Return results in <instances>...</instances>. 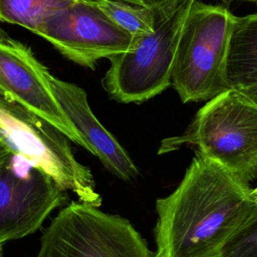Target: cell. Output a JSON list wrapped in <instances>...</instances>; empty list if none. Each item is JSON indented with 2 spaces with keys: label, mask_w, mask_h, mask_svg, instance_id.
Segmentation results:
<instances>
[{
  "label": "cell",
  "mask_w": 257,
  "mask_h": 257,
  "mask_svg": "<svg viewBox=\"0 0 257 257\" xmlns=\"http://www.w3.org/2000/svg\"><path fill=\"white\" fill-rule=\"evenodd\" d=\"M236 16L222 4L196 0L184 22L171 85L181 100H210L230 89L225 65Z\"/></svg>",
  "instance_id": "obj_3"
},
{
  "label": "cell",
  "mask_w": 257,
  "mask_h": 257,
  "mask_svg": "<svg viewBox=\"0 0 257 257\" xmlns=\"http://www.w3.org/2000/svg\"><path fill=\"white\" fill-rule=\"evenodd\" d=\"M184 145L216 162L246 185L257 177V104L235 88L207 101L183 135L162 141L158 154Z\"/></svg>",
  "instance_id": "obj_2"
},
{
  "label": "cell",
  "mask_w": 257,
  "mask_h": 257,
  "mask_svg": "<svg viewBox=\"0 0 257 257\" xmlns=\"http://www.w3.org/2000/svg\"><path fill=\"white\" fill-rule=\"evenodd\" d=\"M96 5L121 29L134 38L151 33L156 22V12L146 6L122 0H94Z\"/></svg>",
  "instance_id": "obj_13"
},
{
  "label": "cell",
  "mask_w": 257,
  "mask_h": 257,
  "mask_svg": "<svg viewBox=\"0 0 257 257\" xmlns=\"http://www.w3.org/2000/svg\"><path fill=\"white\" fill-rule=\"evenodd\" d=\"M223 1L229 3V2H232V1H249V2H256L257 0H223Z\"/></svg>",
  "instance_id": "obj_18"
},
{
  "label": "cell",
  "mask_w": 257,
  "mask_h": 257,
  "mask_svg": "<svg viewBox=\"0 0 257 257\" xmlns=\"http://www.w3.org/2000/svg\"><path fill=\"white\" fill-rule=\"evenodd\" d=\"M66 200L49 175L12 154L0 169V244L39 230Z\"/></svg>",
  "instance_id": "obj_7"
},
{
  "label": "cell",
  "mask_w": 257,
  "mask_h": 257,
  "mask_svg": "<svg viewBox=\"0 0 257 257\" xmlns=\"http://www.w3.org/2000/svg\"><path fill=\"white\" fill-rule=\"evenodd\" d=\"M251 189L195 151L176 190L156 201L154 257H216L257 214Z\"/></svg>",
  "instance_id": "obj_1"
},
{
  "label": "cell",
  "mask_w": 257,
  "mask_h": 257,
  "mask_svg": "<svg viewBox=\"0 0 257 257\" xmlns=\"http://www.w3.org/2000/svg\"><path fill=\"white\" fill-rule=\"evenodd\" d=\"M48 81L63 112L88 145L89 152L99 159L103 167L125 182L139 176V169L130 155L92 112L86 92L78 85L61 80L50 72Z\"/></svg>",
  "instance_id": "obj_10"
},
{
  "label": "cell",
  "mask_w": 257,
  "mask_h": 257,
  "mask_svg": "<svg viewBox=\"0 0 257 257\" xmlns=\"http://www.w3.org/2000/svg\"><path fill=\"white\" fill-rule=\"evenodd\" d=\"M79 0H0V21L24 27L36 34L51 17Z\"/></svg>",
  "instance_id": "obj_12"
},
{
  "label": "cell",
  "mask_w": 257,
  "mask_h": 257,
  "mask_svg": "<svg viewBox=\"0 0 257 257\" xmlns=\"http://www.w3.org/2000/svg\"><path fill=\"white\" fill-rule=\"evenodd\" d=\"M253 190H257V187H255V188H252Z\"/></svg>",
  "instance_id": "obj_21"
},
{
  "label": "cell",
  "mask_w": 257,
  "mask_h": 257,
  "mask_svg": "<svg viewBox=\"0 0 257 257\" xmlns=\"http://www.w3.org/2000/svg\"><path fill=\"white\" fill-rule=\"evenodd\" d=\"M225 78L230 88L235 89L257 83V13L235 18Z\"/></svg>",
  "instance_id": "obj_11"
},
{
  "label": "cell",
  "mask_w": 257,
  "mask_h": 257,
  "mask_svg": "<svg viewBox=\"0 0 257 257\" xmlns=\"http://www.w3.org/2000/svg\"><path fill=\"white\" fill-rule=\"evenodd\" d=\"M36 257H154L125 218L72 201L45 228Z\"/></svg>",
  "instance_id": "obj_6"
},
{
  "label": "cell",
  "mask_w": 257,
  "mask_h": 257,
  "mask_svg": "<svg viewBox=\"0 0 257 257\" xmlns=\"http://www.w3.org/2000/svg\"><path fill=\"white\" fill-rule=\"evenodd\" d=\"M240 90L242 93H244L249 99H251L255 104H257V83L252 84L247 87H243Z\"/></svg>",
  "instance_id": "obj_15"
},
{
  "label": "cell",
  "mask_w": 257,
  "mask_h": 257,
  "mask_svg": "<svg viewBox=\"0 0 257 257\" xmlns=\"http://www.w3.org/2000/svg\"><path fill=\"white\" fill-rule=\"evenodd\" d=\"M68 137L57 126L0 92V143L13 155L49 175L77 200L99 207L90 169L74 157Z\"/></svg>",
  "instance_id": "obj_4"
},
{
  "label": "cell",
  "mask_w": 257,
  "mask_h": 257,
  "mask_svg": "<svg viewBox=\"0 0 257 257\" xmlns=\"http://www.w3.org/2000/svg\"><path fill=\"white\" fill-rule=\"evenodd\" d=\"M11 155L12 153L0 143V169L3 167V165L6 163V161ZM0 245H3V244H0Z\"/></svg>",
  "instance_id": "obj_16"
},
{
  "label": "cell",
  "mask_w": 257,
  "mask_h": 257,
  "mask_svg": "<svg viewBox=\"0 0 257 257\" xmlns=\"http://www.w3.org/2000/svg\"><path fill=\"white\" fill-rule=\"evenodd\" d=\"M48 73L29 47L0 31V92L45 118L89 152L88 145L54 97Z\"/></svg>",
  "instance_id": "obj_9"
},
{
  "label": "cell",
  "mask_w": 257,
  "mask_h": 257,
  "mask_svg": "<svg viewBox=\"0 0 257 257\" xmlns=\"http://www.w3.org/2000/svg\"><path fill=\"white\" fill-rule=\"evenodd\" d=\"M216 257H257V214L228 240Z\"/></svg>",
  "instance_id": "obj_14"
},
{
  "label": "cell",
  "mask_w": 257,
  "mask_h": 257,
  "mask_svg": "<svg viewBox=\"0 0 257 257\" xmlns=\"http://www.w3.org/2000/svg\"><path fill=\"white\" fill-rule=\"evenodd\" d=\"M36 34L69 60L90 69L99 59L126 51L135 40L94 0H79L48 19Z\"/></svg>",
  "instance_id": "obj_8"
},
{
  "label": "cell",
  "mask_w": 257,
  "mask_h": 257,
  "mask_svg": "<svg viewBox=\"0 0 257 257\" xmlns=\"http://www.w3.org/2000/svg\"><path fill=\"white\" fill-rule=\"evenodd\" d=\"M251 193H252L253 197L257 200V190H253V189H251Z\"/></svg>",
  "instance_id": "obj_19"
},
{
  "label": "cell",
  "mask_w": 257,
  "mask_h": 257,
  "mask_svg": "<svg viewBox=\"0 0 257 257\" xmlns=\"http://www.w3.org/2000/svg\"><path fill=\"white\" fill-rule=\"evenodd\" d=\"M195 1L178 0L173 9L156 12L154 30L135 38L126 51L109 58L101 85L111 99L142 103L171 85L181 31Z\"/></svg>",
  "instance_id": "obj_5"
},
{
  "label": "cell",
  "mask_w": 257,
  "mask_h": 257,
  "mask_svg": "<svg viewBox=\"0 0 257 257\" xmlns=\"http://www.w3.org/2000/svg\"><path fill=\"white\" fill-rule=\"evenodd\" d=\"M0 257H3V245H0Z\"/></svg>",
  "instance_id": "obj_20"
},
{
  "label": "cell",
  "mask_w": 257,
  "mask_h": 257,
  "mask_svg": "<svg viewBox=\"0 0 257 257\" xmlns=\"http://www.w3.org/2000/svg\"><path fill=\"white\" fill-rule=\"evenodd\" d=\"M122 1H125V2H128V3H132V4H136V5L146 6L143 0H122ZM146 7H147V6H146Z\"/></svg>",
  "instance_id": "obj_17"
}]
</instances>
